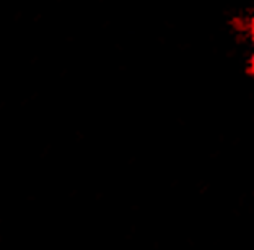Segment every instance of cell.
I'll return each mask as SVG.
<instances>
[{"mask_svg":"<svg viewBox=\"0 0 254 250\" xmlns=\"http://www.w3.org/2000/svg\"><path fill=\"white\" fill-rule=\"evenodd\" d=\"M251 36H253V41H254V20L251 23Z\"/></svg>","mask_w":254,"mask_h":250,"instance_id":"cell-1","label":"cell"}]
</instances>
